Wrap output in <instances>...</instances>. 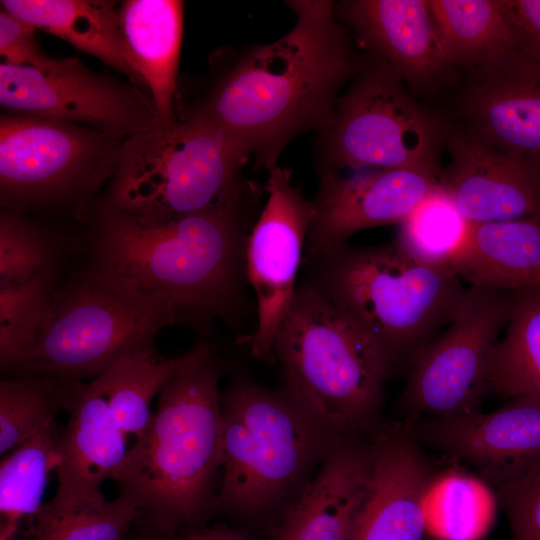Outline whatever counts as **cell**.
Here are the masks:
<instances>
[{"label": "cell", "mask_w": 540, "mask_h": 540, "mask_svg": "<svg viewBox=\"0 0 540 540\" xmlns=\"http://www.w3.org/2000/svg\"><path fill=\"white\" fill-rule=\"evenodd\" d=\"M0 104L8 113L90 127L123 140L157 123L138 86L96 73L78 58H48L39 67L0 65Z\"/></svg>", "instance_id": "7c38bea8"}, {"label": "cell", "mask_w": 540, "mask_h": 540, "mask_svg": "<svg viewBox=\"0 0 540 540\" xmlns=\"http://www.w3.org/2000/svg\"><path fill=\"white\" fill-rule=\"evenodd\" d=\"M403 421L422 447L468 465L490 486L540 461V399L516 397L489 413Z\"/></svg>", "instance_id": "5bb4252c"}, {"label": "cell", "mask_w": 540, "mask_h": 540, "mask_svg": "<svg viewBox=\"0 0 540 540\" xmlns=\"http://www.w3.org/2000/svg\"><path fill=\"white\" fill-rule=\"evenodd\" d=\"M83 381L6 376L0 382V453L5 455L69 413Z\"/></svg>", "instance_id": "f1b7e54d"}, {"label": "cell", "mask_w": 540, "mask_h": 540, "mask_svg": "<svg viewBox=\"0 0 540 540\" xmlns=\"http://www.w3.org/2000/svg\"><path fill=\"white\" fill-rule=\"evenodd\" d=\"M335 14L414 96L436 94L462 79L444 56L429 0H344L335 2Z\"/></svg>", "instance_id": "ac0fdd59"}, {"label": "cell", "mask_w": 540, "mask_h": 540, "mask_svg": "<svg viewBox=\"0 0 540 540\" xmlns=\"http://www.w3.org/2000/svg\"><path fill=\"white\" fill-rule=\"evenodd\" d=\"M284 385L341 434H374L389 379L362 333L319 292L300 281L275 338Z\"/></svg>", "instance_id": "52a82bcc"}, {"label": "cell", "mask_w": 540, "mask_h": 540, "mask_svg": "<svg viewBox=\"0 0 540 540\" xmlns=\"http://www.w3.org/2000/svg\"><path fill=\"white\" fill-rule=\"evenodd\" d=\"M505 329L490 359L488 392L540 399V288L513 291Z\"/></svg>", "instance_id": "484cf974"}, {"label": "cell", "mask_w": 540, "mask_h": 540, "mask_svg": "<svg viewBox=\"0 0 540 540\" xmlns=\"http://www.w3.org/2000/svg\"><path fill=\"white\" fill-rule=\"evenodd\" d=\"M183 1L127 0L120 25L136 71L150 92L158 123L176 116Z\"/></svg>", "instance_id": "7402d4cb"}, {"label": "cell", "mask_w": 540, "mask_h": 540, "mask_svg": "<svg viewBox=\"0 0 540 540\" xmlns=\"http://www.w3.org/2000/svg\"><path fill=\"white\" fill-rule=\"evenodd\" d=\"M374 434H351L337 445L277 524L273 540H350L369 487Z\"/></svg>", "instance_id": "ffe728a7"}, {"label": "cell", "mask_w": 540, "mask_h": 540, "mask_svg": "<svg viewBox=\"0 0 540 540\" xmlns=\"http://www.w3.org/2000/svg\"><path fill=\"white\" fill-rule=\"evenodd\" d=\"M453 270L474 287L511 292L540 288V215L472 223Z\"/></svg>", "instance_id": "cb8c5ba5"}, {"label": "cell", "mask_w": 540, "mask_h": 540, "mask_svg": "<svg viewBox=\"0 0 540 540\" xmlns=\"http://www.w3.org/2000/svg\"><path fill=\"white\" fill-rule=\"evenodd\" d=\"M61 237L27 214L3 209L0 214V287L35 278L58 280L63 253Z\"/></svg>", "instance_id": "1f68e13d"}, {"label": "cell", "mask_w": 540, "mask_h": 540, "mask_svg": "<svg viewBox=\"0 0 540 540\" xmlns=\"http://www.w3.org/2000/svg\"><path fill=\"white\" fill-rule=\"evenodd\" d=\"M451 122L417 101L383 59L367 52L341 94L330 126L317 134V172L441 171L439 159Z\"/></svg>", "instance_id": "9c48e42d"}, {"label": "cell", "mask_w": 540, "mask_h": 540, "mask_svg": "<svg viewBox=\"0 0 540 540\" xmlns=\"http://www.w3.org/2000/svg\"><path fill=\"white\" fill-rule=\"evenodd\" d=\"M3 10L62 38L144 86L126 45L120 6L109 0H2Z\"/></svg>", "instance_id": "603a6c76"}, {"label": "cell", "mask_w": 540, "mask_h": 540, "mask_svg": "<svg viewBox=\"0 0 540 540\" xmlns=\"http://www.w3.org/2000/svg\"><path fill=\"white\" fill-rule=\"evenodd\" d=\"M260 196L200 214L152 218L92 207L87 265L167 300L198 332L215 319L241 329L254 313L247 244Z\"/></svg>", "instance_id": "7a4b0ae2"}, {"label": "cell", "mask_w": 540, "mask_h": 540, "mask_svg": "<svg viewBox=\"0 0 540 540\" xmlns=\"http://www.w3.org/2000/svg\"><path fill=\"white\" fill-rule=\"evenodd\" d=\"M61 431L55 420L1 461L0 540H13L19 521L42 506L48 474L61 462Z\"/></svg>", "instance_id": "83f0119b"}, {"label": "cell", "mask_w": 540, "mask_h": 540, "mask_svg": "<svg viewBox=\"0 0 540 540\" xmlns=\"http://www.w3.org/2000/svg\"><path fill=\"white\" fill-rule=\"evenodd\" d=\"M59 439L55 498L81 502L104 497L103 482L114 476L130 447L113 419L104 393L93 379L82 383Z\"/></svg>", "instance_id": "44dd1931"}, {"label": "cell", "mask_w": 540, "mask_h": 540, "mask_svg": "<svg viewBox=\"0 0 540 540\" xmlns=\"http://www.w3.org/2000/svg\"><path fill=\"white\" fill-rule=\"evenodd\" d=\"M290 169L275 166L265 183L266 202L247 244V271L255 295L256 324L237 337L257 361L275 363L273 347L292 302L303 248L312 217V203L294 183Z\"/></svg>", "instance_id": "4fadbf2b"}, {"label": "cell", "mask_w": 540, "mask_h": 540, "mask_svg": "<svg viewBox=\"0 0 540 540\" xmlns=\"http://www.w3.org/2000/svg\"><path fill=\"white\" fill-rule=\"evenodd\" d=\"M180 324L165 299L86 266L58 284L49 323L31 354L7 376L95 378L122 358L156 351L165 327Z\"/></svg>", "instance_id": "ba28073f"}, {"label": "cell", "mask_w": 540, "mask_h": 540, "mask_svg": "<svg viewBox=\"0 0 540 540\" xmlns=\"http://www.w3.org/2000/svg\"><path fill=\"white\" fill-rule=\"evenodd\" d=\"M36 28L21 18L2 10L0 13V54L2 63L39 67L48 56L41 50Z\"/></svg>", "instance_id": "e575fe53"}, {"label": "cell", "mask_w": 540, "mask_h": 540, "mask_svg": "<svg viewBox=\"0 0 540 540\" xmlns=\"http://www.w3.org/2000/svg\"><path fill=\"white\" fill-rule=\"evenodd\" d=\"M293 27L281 38L231 53L207 92L187 113L218 127L255 169L277 166L305 132L319 134L364 54L330 0H291Z\"/></svg>", "instance_id": "6da1fadb"}, {"label": "cell", "mask_w": 540, "mask_h": 540, "mask_svg": "<svg viewBox=\"0 0 540 540\" xmlns=\"http://www.w3.org/2000/svg\"><path fill=\"white\" fill-rule=\"evenodd\" d=\"M143 518L139 504L120 494L67 502L53 497L31 518L28 540H125L133 524Z\"/></svg>", "instance_id": "f546056e"}, {"label": "cell", "mask_w": 540, "mask_h": 540, "mask_svg": "<svg viewBox=\"0 0 540 540\" xmlns=\"http://www.w3.org/2000/svg\"><path fill=\"white\" fill-rule=\"evenodd\" d=\"M223 475L217 507L278 523L348 435L318 419L284 385L270 388L235 372L221 392ZM277 523V524H278Z\"/></svg>", "instance_id": "5b68a950"}, {"label": "cell", "mask_w": 540, "mask_h": 540, "mask_svg": "<svg viewBox=\"0 0 540 540\" xmlns=\"http://www.w3.org/2000/svg\"><path fill=\"white\" fill-rule=\"evenodd\" d=\"M515 50L540 63V0H500Z\"/></svg>", "instance_id": "d590c367"}, {"label": "cell", "mask_w": 540, "mask_h": 540, "mask_svg": "<svg viewBox=\"0 0 540 540\" xmlns=\"http://www.w3.org/2000/svg\"><path fill=\"white\" fill-rule=\"evenodd\" d=\"M57 281L35 278L0 287V367L8 372L34 350L46 329Z\"/></svg>", "instance_id": "d6a6232c"}, {"label": "cell", "mask_w": 540, "mask_h": 540, "mask_svg": "<svg viewBox=\"0 0 540 540\" xmlns=\"http://www.w3.org/2000/svg\"><path fill=\"white\" fill-rule=\"evenodd\" d=\"M437 472L406 421H385L373 436V464L350 540H422Z\"/></svg>", "instance_id": "2e32d148"}, {"label": "cell", "mask_w": 540, "mask_h": 540, "mask_svg": "<svg viewBox=\"0 0 540 540\" xmlns=\"http://www.w3.org/2000/svg\"><path fill=\"white\" fill-rule=\"evenodd\" d=\"M176 540H250L243 533L225 527L211 529H189L184 531Z\"/></svg>", "instance_id": "8d00e7d4"}, {"label": "cell", "mask_w": 540, "mask_h": 540, "mask_svg": "<svg viewBox=\"0 0 540 540\" xmlns=\"http://www.w3.org/2000/svg\"><path fill=\"white\" fill-rule=\"evenodd\" d=\"M429 7L444 56L462 75L515 50L500 0H429Z\"/></svg>", "instance_id": "d4e9b609"}, {"label": "cell", "mask_w": 540, "mask_h": 540, "mask_svg": "<svg viewBox=\"0 0 540 540\" xmlns=\"http://www.w3.org/2000/svg\"><path fill=\"white\" fill-rule=\"evenodd\" d=\"M513 292L469 286L451 321L416 357L398 398L397 420L480 411L499 334Z\"/></svg>", "instance_id": "8fae6325"}, {"label": "cell", "mask_w": 540, "mask_h": 540, "mask_svg": "<svg viewBox=\"0 0 540 540\" xmlns=\"http://www.w3.org/2000/svg\"><path fill=\"white\" fill-rule=\"evenodd\" d=\"M188 351L174 358H163L156 351L120 359L93 378L105 395L109 411L133 444L148 434L154 414L150 407L168 379L187 360Z\"/></svg>", "instance_id": "4316f807"}, {"label": "cell", "mask_w": 540, "mask_h": 540, "mask_svg": "<svg viewBox=\"0 0 540 540\" xmlns=\"http://www.w3.org/2000/svg\"><path fill=\"white\" fill-rule=\"evenodd\" d=\"M225 371L216 343L203 339L190 349L159 392L148 434L112 477L139 504L141 521L166 534L194 529L217 507Z\"/></svg>", "instance_id": "3957f363"}, {"label": "cell", "mask_w": 540, "mask_h": 540, "mask_svg": "<svg viewBox=\"0 0 540 540\" xmlns=\"http://www.w3.org/2000/svg\"><path fill=\"white\" fill-rule=\"evenodd\" d=\"M306 283L367 339L391 376L407 372L448 325L466 288L451 269L422 263L396 241L304 253Z\"/></svg>", "instance_id": "277c9868"}, {"label": "cell", "mask_w": 540, "mask_h": 540, "mask_svg": "<svg viewBox=\"0 0 540 540\" xmlns=\"http://www.w3.org/2000/svg\"><path fill=\"white\" fill-rule=\"evenodd\" d=\"M439 184L472 223L540 215V155L501 149L451 122Z\"/></svg>", "instance_id": "9a60e30c"}, {"label": "cell", "mask_w": 540, "mask_h": 540, "mask_svg": "<svg viewBox=\"0 0 540 540\" xmlns=\"http://www.w3.org/2000/svg\"><path fill=\"white\" fill-rule=\"evenodd\" d=\"M141 523V529L140 532L130 538H126L125 540H176V536H172L166 533H163L143 522Z\"/></svg>", "instance_id": "74e56055"}, {"label": "cell", "mask_w": 540, "mask_h": 540, "mask_svg": "<svg viewBox=\"0 0 540 540\" xmlns=\"http://www.w3.org/2000/svg\"><path fill=\"white\" fill-rule=\"evenodd\" d=\"M455 115L484 142L540 155V63L511 50L465 72Z\"/></svg>", "instance_id": "d6986e66"}, {"label": "cell", "mask_w": 540, "mask_h": 540, "mask_svg": "<svg viewBox=\"0 0 540 540\" xmlns=\"http://www.w3.org/2000/svg\"><path fill=\"white\" fill-rule=\"evenodd\" d=\"M123 139L38 116L5 112L0 118V203L33 211L93 207L111 180Z\"/></svg>", "instance_id": "30bf717a"}, {"label": "cell", "mask_w": 540, "mask_h": 540, "mask_svg": "<svg viewBox=\"0 0 540 540\" xmlns=\"http://www.w3.org/2000/svg\"><path fill=\"white\" fill-rule=\"evenodd\" d=\"M441 171L375 169L349 177L320 174L305 253L347 243L356 232L400 224L438 183Z\"/></svg>", "instance_id": "e0dca14e"}, {"label": "cell", "mask_w": 540, "mask_h": 540, "mask_svg": "<svg viewBox=\"0 0 540 540\" xmlns=\"http://www.w3.org/2000/svg\"><path fill=\"white\" fill-rule=\"evenodd\" d=\"M491 487L507 515L512 540H540V461Z\"/></svg>", "instance_id": "836d02e7"}, {"label": "cell", "mask_w": 540, "mask_h": 540, "mask_svg": "<svg viewBox=\"0 0 540 540\" xmlns=\"http://www.w3.org/2000/svg\"><path fill=\"white\" fill-rule=\"evenodd\" d=\"M399 225L395 241L408 255L452 270L466 249L472 228L439 181Z\"/></svg>", "instance_id": "4dcf8cb0"}, {"label": "cell", "mask_w": 540, "mask_h": 540, "mask_svg": "<svg viewBox=\"0 0 540 540\" xmlns=\"http://www.w3.org/2000/svg\"><path fill=\"white\" fill-rule=\"evenodd\" d=\"M247 161L206 119L185 113L123 140L101 205L129 215L174 218L262 195L245 179Z\"/></svg>", "instance_id": "8992f818"}]
</instances>
